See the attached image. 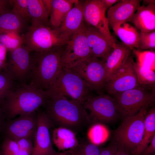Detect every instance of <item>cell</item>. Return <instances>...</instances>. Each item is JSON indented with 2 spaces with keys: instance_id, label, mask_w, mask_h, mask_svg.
Wrapping results in <instances>:
<instances>
[{
  "instance_id": "obj_35",
  "label": "cell",
  "mask_w": 155,
  "mask_h": 155,
  "mask_svg": "<svg viewBox=\"0 0 155 155\" xmlns=\"http://www.w3.org/2000/svg\"><path fill=\"white\" fill-rule=\"evenodd\" d=\"M118 148V146L112 142L107 146L100 148L99 155H115Z\"/></svg>"
},
{
  "instance_id": "obj_23",
  "label": "cell",
  "mask_w": 155,
  "mask_h": 155,
  "mask_svg": "<svg viewBox=\"0 0 155 155\" xmlns=\"http://www.w3.org/2000/svg\"><path fill=\"white\" fill-rule=\"evenodd\" d=\"M122 43L131 50L139 46L140 32L135 27L128 23H124L112 27Z\"/></svg>"
},
{
  "instance_id": "obj_36",
  "label": "cell",
  "mask_w": 155,
  "mask_h": 155,
  "mask_svg": "<svg viewBox=\"0 0 155 155\" xmlns=\"http://www.w3.org/2000/svg\"><path fill=\"white\" fill-rule=\"evenodd\" d=\"M155 153V135L152 137L149 144L140 155H152Z\"/></svg>"
},
{
  "instance_id": "obj_24",
  "label": "cell",
  "mask_w": 155,
  "mask_h": 155,
  "mask_svg": "<svg viewBox=\"0 0 155 155\" xmlns=\"http://www.w3.org/2000/svg\"><path fill=\"white\" fill-rule=\"evenodd\" d=\"M76 0H52L50 15L51 26L57 28L60 26Z\"/></svg>"
},
{
  "instance_id": "obj_14",
  "label": "cell",
  "mask_w": 155,
  "mask_h": 155,
  "mask_svg": "<svg viewBox=\"0 0 155 155\" xmlns=\"http://www.w3.org/2000/svg\"><path fill=\"white\" fill-rule=\"evenodd\" d=\"M83 10L84 20L87 24L97 29L110 40L115 41L109 30L106 10L102 0L84 1Z\"/></svg>"
},
{
  "instance_id": "obj_16",
  "label": "cell",
  "mask_w": 155,
  "mask_h": 155,
  "mask_svg": "<svg viewBox=\"0 0 155 155\" xmlns=\"http://www.w3.org/2000/svg\"><path fill=\"white\" fill-rule=\"evenodd\" d=\"M85 34L92 55L103 60L111 52L116 44L115 41L110 40L97 29L87 24Z\"/></svg>"
},
{
  "instance_id": "obj_19",
  "label": "cell",
  "mask_w": 155,
  "mask_h": 155,
  "mask_svg": "<svg viewBox=\"0 0 155 155\" xmlns=\"http://www.w3.org/2000/svg\"><path fill=\"white\" fill-rule=\"evenodd\" d=\"M131 50L123 43L117 44L105 60L107 83L123 65L131 55Z\"/></svg>"
},
{
  "instance_id": "obj_30",
  "label": "cell",
  "mask_w": 155,
  "mask_h": 155,
  "mask_svg": "<svg viewBox=\"0 0 155 155\" xmlns=\"http://www.w3.org/2000/svg\"><path fill=\"white\" fill-rule=\"evenodd\" d=\"M139 46L137 50H154L155 49V30L148 33L140 32Z\"/></svg>"
},
{
  "instance_id": "obj_39",
  "label": "cell",
  "mask_w": 155,
  "mask_h": 155,
  "mask_svg": "<svg viewBox=\"0 0 155 155\" xmlns=\"http://www.w3.org/2000/svg\"><path fill=\"white\" fill-rule=\"evenodd\" d=\"M106 10L119 1L120 0H102Z\"/></svg>"
},
{
  "instance_id": "obj_17",
  "label": "cell",
  "mask_w": 155,
  "mask_h": 155,
  "mask_svg": "<svg viewBox=\"0 0 155 155\" xmlns=\"http://www.w3.org/2000/svg\"><path fill=\"white\" fill-rule=\"evenodd\" d=\"M141 0H120L107 10L109 26L112 28L124 23L131 22L132 18L140 6Z\"/></svg>"
},
{
  "instance_id": "obj_2",
  "label": "cell",
  "mask_w": 155,
  "mask_h": 155,
  "mask_svg": "<svg viewBox=\"0 0 155 155\" xmlns=\"http://www.w3.org/2000/svg\"><path fill=\"white\" fill-rule=\"evenodd\" d=\"M49 97L47 91L22 83L10 90L1 107L8 121L18 115L36 112L44 105Z\"/></svg>"
},
{
  "instance_id": "obj_22",
  "label": "cell",
  "mask_w": 155,
  "mask_h": 155,
  "mask_svg": "<svg viewBox=\"0 0 155 155\" xmlns=\"http://www.w3.org/2000/svg\"><path fill=\"white\" fill-rule=\"evenodd\" d=\"M51 140L59 151H65L77 147L79 144L76 133L68 129L54 128Z\"/></svg>"
},
{
  "instance_id": "obj_34",
  "label": "cell",
  "mask_w": 155,
  "mask_h": 155,
  "mask_svg": "<svg viewBox=\"0 0 155 155\" xmlns=\"http://www.w3.org/2000/svg\"><path fill=\"white\" fill-rule=\"evenodd\" d=\"M32 140L28 138H21L15 140L18 145L20 155H32L34 148Z\"/></svg>"
},
{
  "instance_id": "obj_21",
  "label": "cell",
  "mask_w": 155,
  "mask_h": 155,
  "mask_svg": "<svg viewBox=\"0 0 155 155\" xmlns=\"http://www.w3.org/2000/svg\"><path fill=\"white\" fill-rule=\"evenodd\" d=\"M28 8L31 25L51 26V11L44 0H28Z\"/></svg>"
},
{
  "instance_id": "obj_15",
  "label": "cell",
  "mask_w": 155,
  "mask_h": 155,
  "mask_svg": "<svg viewBox=\"0 0 155 155\" xmlns=\"http://www.w3.org/2000/svg\"><path fill=\"white\" fill-rule=\"evenodd\" d=\"M10 58L7 61L5 70L13 80L24 83L29 76L31 67L30 52L23 45L10 52Z\"/></svg>"
},
{
  "instance_id": "obj_9",
  "label": "cell",
  "mask_w": 155,
  "mask_h": 155,
  "mask_svg": "<svg viewBox=\"0 0 155 155\" xmlns=\"http://www.w3.org/2000/svg\"><path fill=\"white\" fill-rule=\"evenodd\" d=\"M83 105L89 111L91 121L108 124L120 118L115 100L108 95L89 96Z\"/></svg>"
},
{
  "instance_id": "obj_13",
  "label": "cell",
  "mask_w": 155,
  "mask_h": 155,
  "mask_svg": "<svg viewBox=\"0 0 155 155\" xmlns=\"http://www.w3.org/2000/svg\"><path fill=\"white\" fill-rule=\"evenodd\" d=\"M37 125L31 155H55L57 152L52 143L50 131L54 127L44 112L37 113Z\"/></svg>"
},
{
  "instance_id": "obj_12",
  "label": "cell",
  "mask_w": 155,
  "mask_h": 155,
  "mask_svg": "<svg viewBox=\"0 0 155 155\" xmlns=\"http://www.w3.org/2000/svg\"><path fill=\"white\" fill-rule=\"evenodd\" d=\"M37 125L36 111L20 115L17 118L8 120L4 124L5 137L13 140L21 138L34 139Z\"/></svg>"
},
{
  "instance_id": "obj_20",
  "label": "cell",
  "mask_w": 155,
  "mask_h": 155,
  "mask_svg": "<svg viewBox=\"0 0 155 155\" xmlns=\"http://www.w3.org/2000/svg\"><path fill=\"white\" fill-rule=\"evenodd\" d=\"M131 22L140 32L148 33L155 30V3L140 6Z\"/></svg>"
},
{
  "instance_id": "obj_31",
  "label": "cell",
  "mask_w": 155,
  "mask_h": 155,
  "mask_svg": "<svg viewBox=\"0 0 155 155\" xmlns=\"http://www.w3.org/2000/svg\"><path fill=\"white\" fill-rule=\"evenodd\" d=\"M10 2L12 6V12L26 20L30 19L28 0H12Z\"/></svg>"
},
{
  "instance_id": "obj_1",
  "label": "cell",
  "mask_w": 155,
  "mask_h": 155,
  "mask_svg": "<svg viewBox=\"0 0 155 155\" xmlns=\"http://www.w3.org/2000/svg\"><path fill=\"white\" fill-rule=\"evenodd\" d=\"M44 106L54 128H65L76 134L84 131L92 121L82 104L62 95H50Z\"/></svg>"
},
{
  "instance_id": "obj_32",
  "label": "cell",
  "mask_w": 155,
  "mask_h": 155,
  "mask_svg": "<svg viewBox=\"0 0 155 155\" xmlns=\"http://www.w3.org/2000/svg\"><path fill=\"white\" fill-rule=\"evenodd\" d=\"M79 155H99L100 148L96 144L87 141L79 143L77 146Z\"/></svg>"
},
{
  "instance_id": "obj_26",
  "label": "cell",
  "mask_w": 155,
  "mask_h": 155,
  "mask_svg": "<svg viewBox=\"0 0 155 155\" xmlns=\"http://www.w3.org/2000/svg\"><path fill=\"white\" fill-rule=\"evenodd\" d=\"M26 21L8 9L0 15V32L20 33L25 26Z\"/></svg>"
},
{
  "instance_id": "obj_44",
  "label": "cell",
  "mask_w": 155,
  "mask_h": 155,
  "mask_svg": "<svg viewBox=\"0 0 155 155\" xmlns=\"http://www.w3.org/2000/svg\"><path fill=\"white\" fill-rule=\"evenodd\" d=\"M0 155H3L1 152H0Z\"/></svg>"
},
{
  "instance_id": "obj_42",
  "label": "cell",
  "mask_w": 155,
  "mask_h": 155,
  "mask_svg": "<svg viewBox=\"0 0 155 155\" xmlns=\"http://www.w3.org/2000/svg\"><path fill=\"white\" fill-rule=\"evenodd\" d=\"M4 115L1 108L0 106V130L3 128L4 124L3 119Z\"/></svg>"
},
{
  "instance_id": "obj_38",
  "label": "cell",
  "mask_w": 155,
  "mask_h": 155,
  "mask_svg": "<svg viewBox=\"0 0 155 155\" xmlns=\"http://www.w3.org/2000/svg\"><path fill=\"white\" fill-rule=\"evenodd\" d=\"M11 5L10 0H0V15L8 10V6Z\"/></svg>"
},
{
  "instance_id": "obj_29",
  "label": "cell",
  "mask_w": 155,
  "mask_h": 155,
  "mask_svg": "<svg viewBox=\"0 0 155 155\" xmlns=\"http://www.w3.org/2000/svg\"><path fill=\"white\" fill-rule=\"evenodd\" d=\"M13 80L5 71L0 72V106L10 90L13 87Z\"/></svg>"
},
{
  "instance_id": "obj_8",
  "label": "cell",
  "mask_w": 155,
  "mask_h": 155,
  "mask_svg": "<svg viewBox=\"0 0 155 155\" xmlns=\"http://www.w3.org/2000/svg\"><path fill=\"white\" fill-rule=\"evenodd\" d=\"M68 68L78 74L91 90L101 94L107 83L103 60L92 57L78 61Z\"/></svg>"
},
{
  "instance_id": "obj_28",
  "label": "cell",
  "mask_w": 155,
  "mask_h": 155,
  "mask_svg": "<svg viewBox=\"0 0 155 155\" xmlns=\"http://www.w3.org/2000/svg\"><path fill=\"white\" fill-rule=\"evenodd\" d=\"M23 37L20 33L15 32H0V43L3 44L7 51L10 52L21 46Z\"/></svg>"
},
{
  "instance_id": "obj_5",
  "label": "cell",
  "mask_w": 155,
  "mask_h": 155,
  "mask_svg": "<svg viewBox=\"0 0 155 155\" xmlns=\"http://www.w3.org/2000/svg\"><path fill=\"white\" fill-rule=\"evenodd\" d=\"M22 36L23 45L30 52H42L62 47L70 36L58 28L32 25Z\"/></svg>"
},
{
  "instance_id": "obj_25",
  "label": "cell",
  "mask_w": 155,
  "mask_h": 155,
  "mask_svg": "<svg viewBox=\"0 0 155 155\" xmlns=\"http://www.w3.org/2000/svg\"><path fill=\"white\" fill-rule=\"evenodd\" d=\"M155 135V108L147 112L144 120V129L142 139L134 155H140L148 146Z\"/></svg>"
},
{
  "instance_id": "obj_40",
  "label": "cell",
  "mask_w": 155,
  "mask_h": 155,
  "mask_svg": "<svg viewBox=\"0 0 155 155\" xmlns=\"http://www.w3.org/2000/svg\"><path fill=\"white\" fill-rule=\"evenodd\" d=\"M7 62L4 61L0 57V72L5 71L6 68Z\"/></svg>"
},
{
  "instance_id": "obj_33",
  "label": "cell",
  "mask_w": 155,
  "mask_h": 155,
  "mask_svg": "<svg viewBox=\"0 0 155 155\" xmlns=\"http://www.w3.org/2000/svg\"><path fill=\"white\" fill-rule=\"evenodd\" d=\"M1 152L3 155H20L16 142L7 137H5L2 142Z\"/></svg>"
},
{
  "instance_id": "obj_27",
  "label": "cell",
  "mask_w": 155,
  "mask_h": 155,
  "mask_svg": "<svg viewBox=\"0 0 155 155\" xmlns=\"http://www.w3.org/2000/svg\"><path fill=\"white\" fill-rule=\"evenodd\" d=\"M133 66L138 81L140 86L151 90H155V72L140 63L134 61Z\"/></svg>"
},
{
  "instance_id": "obj_3",
  "label": "cell",
  "mask_w": 155,
  "mask_h": 155,
  "mask_svg": "<svg viewBox=\"0 0 155 155\" xmlns=\"http://www.w3.org/2000/svg\"><path fill=\"white\" fill-rule=\"evenodd\" d=\"M62 47L30 55L29 84L40 90L48 91L63 67Z\"/></svg>"
},
{
  "instance_id": "obj_10",
  "label": "cell",
  "mask_w": 155,
  "mask_h": 155,
  "mask_svg": "<svg viewBox=\"0 0 155 155\" xmlns=\"http://www.w3.org/2000/svg\"><path fill=\"white\" fill-rule=\"evenodd\" d=\"M85 25L70 36L62 46L63 67L68 68L78 61L93 57L88 45Z\"/></svg>"
},
{
  "instance_id": "obj_45",
  "label": "cell",
  "mask_w": 155,
  "mask_h": 155,
  "mask_svg": "<svg viewBox=\"0 0 155 155\" xmlns=\"http://www.w3.org/2000/svg\"><path fill=\"white\" fill-rule=\"evenodd\" d=\"M152 155H155V153L153 154H152Z\"/></svg>"
},
{
  "instance_id": "obj_18",
  "label": "cell",
  "mask_w": 155,
  "mask_h": 155,
  "mask_svg": "<svg viewBox=\"0 0 155 155\" xmlns=\"http://www.w3.org/2000/svg\"><path fill=\"white\" fill-rule=\"evenodd\" d=\"M84 1L76 0L58 28L60 31L71 36L85 25L83 10Z\"/></svg>"
},
{
  "instance_id": "obj_11",
  "label": "cell",
  "mask_w": 155,
  "mask_h": 155,
  "mask_svg": "<svg viewBox=\"0 0 155 155\" xmlns=\"http://www.w3.org/2000/svg\"><path fill=\"white\" fill-rule=\"evenodd\" d=\"M131 55L118 71L106 83L104 89L111 95L140 86L134 69Z\"/></svg>"
},
{
  "instance_id": "obj_4",
  "label": "cell",
  "mask_w": 155,
  "mask_h": 155,
  "mask_svg": "<svg viewBox=\"0 0 155 155\" xmlns=\"http://www.w3.org/2000/svg\"><path fill=\"white\" fill-rule=\"evenodd\" d=\"M148 106L143 107L135 115L127 117L113 132L112 142L134 155L143 137L144 120Z\"/></svg>"
},
{
  "instance_id": "obj_41",
  "label": "cell",
  "mask_w": 155,
  "mask_h": 155,
  "mask_svg": "<svg viewBox=\"0 0 155 155\" xmlns=\"http://www.w3.org/2000/svg\"><path fill=\"white\" fill-rule=\"evenodd\" d=\"M115 155H130L123 148L118 147Z\"/></svg>"
},
{
  "instance_id": "obj_7",
  "label": "cell",
  "mask_w": 155,
  "mask_h": 155,
  "mask_svg": "<svg viewBox=\"0 0 155 155\" xmlns=\"http://www.w3.org/2000/svg\"><path fill=\"white\" fill-rule=\"evenodd\" d=\"M123 120L133 116L143 107L152 105L155 101V90L149 91L141 86L112 95Z\"/></svg>"
},
{
  "instance_id": "obj_43",
  "label": "cell",
  "mask_w": 155,
  "mask_h": 155,
  "mask_svg": "<svg viewBox=\"0 0 155 155\" xmlns=\"http://www.w3.org/2000/svg\"><path fill=\"white\" fill-rule=\"evenodd\" d=\"M143 5H148L151 4H155V0H143L142 1Z\"/></svg>"
},
{
  "instance_id": "obj_37",
  "label": "cell",
  "mask_w": 155,
  "mask_h": 155,
  "mask_svg": "<svg viewBox=\"0 0 155 155\" xmlns=\"http://www.w3.org/2000/svg\"><path fill=\"white\" fill-rule=\"evenodd\" d=\"M55 155H79L77 146L61 152H58Z\"/></svg>"
},
{
  "instance_id": "obj_6",
  "label": "cell",
  "mask_w": 155,
  "mask_h": 155,
  "mask_svg": "<svg viewBox=\"0 0 155 155\" xmlns=\"http://www.w3.org/2000/svg\"><path fill=\"white\" fill-rule=\"evenodd\" d=\"M91 91L78 74L70 68L63 67L47 91L50 95L68 96L83 104Z\"/></svg>"
}]
</instances>
